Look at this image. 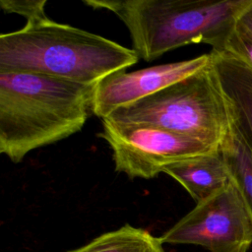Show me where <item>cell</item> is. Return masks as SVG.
<instances>
[{
  "label": "cell",
  "instance_id": "obj_1",
  "mask_svg": "<svg viewBox=\"0 0 252 252\" xmlns=\"http://www.w3.org/2000/svg\"><path fill=\"white\" fill-rule=\"evenodd\" d=\"M94 85L27 72H0V153L18 163L32 151L80 131Z\"/></svg>",
  "mask_w": 252,
  "mask_h": 252
},
{
  "label": "cell",
  "instance_id": "obj_2",
  "mask_svg": "<svg viewBox=\"0 0 252 252\" xmlns=\"http://www.w3.org/2000/svg\"><path fill=\"white\" fill-rule=\"evenodd\" d=\"M138 54L111 39L56 23L49 18L27 22L0 35V72H27L85 85L124 70Z\"/></svg>",
  "mask_w": 252,
  "mask_h": 252
},
{
  "label": "cell",
  "instance_id": "obj_3",
  "mask_svg": "<svg viewBox=\"0 0 252 252\" xmlns=\"http://www.w3.org/2000/svg\"><path fill=\"white\" fill-rule=\"evenodd\" d=\"M248 0H84L115 14L127 27L139 57L153 61L191 43L220 50Z\"/></svg>",
  "mask_w": 252,
  "mask_h": 252
},
{
  "label": "cell",
  "instance_id": "obj_4",
  "mask_svg": "<svg viewBox=\"0 0 252 252\" xmlns=\"http://www.w3.org/2000/svg\"><path fill=\"white\" fill-rule=\"evenodd\" d=\"M103 120L159 127L219 150L232 131L230 108L211 62L198 72L116 109Z\"/></svg>",
  "mask_w": 252,
  "mask_h": 252
},
{
  "label": "cell",
  "instance_id": "obj_5",
  "mask_svg": "<svg viewBox=\"0 0 252 252\" xmlns=\"http://www.w3.org/2000/svg\"><path fill=\"white\" fill-rule=\"evenodd\" d=\"M99 136L112 150L115 170L150 179L173 162L220 150L195 138L146 124L102 120Z\"/></svg>",
  "mask_w": 252,
  "mask_h": 252
},
{
  "label": "cell",
  "instance_id": "obj_6",
  "mask_svg": "<svg viewBox=\"0 0 252 252\" xmlns=\"http://www.w3.org/2000/svg\"><path fill=\"white\" fill-rule=\"evenodd\" d=\"M159 238L162 243L195 244L211 252H246L252 244V214L231 179Z\"/></svg>",
  "mask_w": 252,
  "mask_h": 252
},
{
  "label": "cell",
  "instance_id": "obj_7",
  "mask_svg": "<svg viewBox=\"0 0 252 252\" xmlns=\"http://www.w3.org/2000/svg\"><path fill=\"white\" fill-rule=\"evenodd\" d=\"M211 55L156 65L133 72L117 71L94 86L92 113L107 118L116 109L132 104L208 66Z\"/></svg>",
  "mask_w": 252,
  "mask_h": 252
},
{
  "label": "cell",
  "instance_id": "obj_8",
  "mask_svg": "<svg viewBox=\"0 0 252 252\" xmlns=\"http://www.w3.org/2000/svg\"><path fill=\"white\" fill-rule=\"evenodd\" d=\"M212 67L226 96L232 128L252 155V66L224 52H210Z\"/></svg>",
  "mask_w": 252,
  "mask_h": 252
},
{
  "label": "cell",
  "instance_id": "obj_9",
  "mask_svg": "<svg viewBox=\"0 0 252 252\" xmlns=\"http://www.w3.org/2000/svg\"><path fill=\"white\" fill-rule=\"evenodd\" d=\"M162 172L182 185L196 204L223 189L231 180L220 151L173 162Z\"/></svg>",
  "mask_w": 252,
  "mask_h": 252
},
{
  "label": "cell",
  "instance_id": "obj_10",
  "mask_svg": "<svg viewBox=\"0 0 252 252\" xmlns=\"http://www.w3.org/2000/svg\"><path fill=\"white\" fill-rule=\"evenodd\" d=\"M68 252H164V250L160 238L145 229L125 224Z\"/></svg>",
  "mask_w": 252,
  "mask_h": 252
},
{
  "label": "cell",
  "instance_id": "obj_11",
  "mask_svg": "<svg viewBox=\"0 0 252 252\" xmlns=\"http://www.w3.org/2000/svg\"><path fill=\"white\" fill-rule=\"evenodd\" d=\"M220 154L252 214V155L233 128L223 141Z\"/></svg>",
  "mask_w": 252,
  "mask_h": 252
},
{
  "label": "cell",
  "instance_id": "obj_12",
  "mask_svg": "<svg viewBox=\"0 0 252 252\" xmlns=\"http://www.w3.org/2000/svg\"><path fill=\"white\" fill-rule=\"evenodd\" d=\"M218 51L230 53L252 66V34L235 23Z\"/></svg>",
  "mask_w": 252,
  "mask_h": 252
},
{
  "label": "cell",
  "instance_id": "obj_13",
  "mask_svg": "<svg viewBox=\"0 0 252 252\" xmlns=\"http://www.w3.org/2000/svg\"><path fill=\"white\" fill-rule=\"evenodd\" d=\"M45 0H1L0 5L5 13H15L27 19V22L48 18L44 12Z\"/></svg>",
  "mask_w": 252,
  "mask_h": 252
},
{
  "label": "cell",
  "instance_id": "obj_14",
  "mask_svg": "<svg viewBox=\"0 0 252 252\" xmlns=\"http://www.w3.org/2000/svg\"><path fill=\"white\" fill-rule=\"evenodd\" d=\"M236 23L252 34V0H248L246 5L241 9Z\"/></svg>",
  "mask_w": 252,
  "mask_h": 252
}]
</instances>
